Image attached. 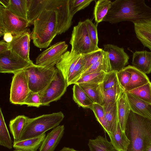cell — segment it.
Segmentation results:
<instances>
[{
  "label": "cell",
  "mask_w": 151,
  "mask_h": 151,
  "mask_svg": "<svg viewBox=\"0 0 151 151\" xmlns=\"http://www.w3.org/2000/svg\"><path fill=\"white\" fill-rule=\"evenodd\" d=\"M117 102L105 104L103 105L111 133L115 130L118 122Z\"/></svg>",
  "instance_id": "28"
},
{
  "label": "cell",
  "mask_w": 151,
  "mask_h": 151,
  "mask_svg": "<svg viewBox=\"0 0 151 151\" xmlns=\"http://www.w3.org/2000/svg\"><path fill=\"white\" fill-rule=\"evenodd\" d=\"M13 151H21L19 150L15 149V150H14Z\"/></svg>",
  "instance_id": "47"
},
{
  "label": "cell",
  "mask_w": 151,
  "mask_h": 151,
  "mask_svg": "<svg viewBox=\"0 0 151 151\" xmlns=\"http://www.w3.org/2000/svg\"><path fill=\"white\" fill-rule=\"evenodd\" d=\"M106 73L101 71L87 74L78 78L73 84L89 83L100 84L102 83Z\"/></svg>",
  "instance_id": "36"
},
{
  "label": "cell",
  "mask_w": 151,
  "mask_h": 151,
  "mask_svg": "<svg viewBox=\"0 0 151 151\" xmlns=\"http://www.w3.org/2000/svg\"><path fill=\"white\" fill-rule=\"evenodd\" d=\"M12 140L6 127L1 109H0V145L9 149L13 147Z\"/></svg>",
  "instance_id": "32"
},
{
  "label": "cell",
  "mask_w": 151,
  "mask_h": 151,
  "mask_svg": "<svg viewBox=\"0 0 151 151\" xmlns=\"http://www.w3.org/2000/svg\"><path fill=\"white\" fill-rule=\"evenodd\" d=\"M111 142L118 151H127L130 144V141L127 137L125 132L121 127L119 122L114 132L108 134Z\"/></svg>",
  "instance_id": "22"
},
{
  "label": "cell",
  "mask_w": 151,
  "mask_h": 151,
  "mask_svg": "<svg viewBox=\"0 0 151 151\" xmlns=\"http://www.w3.org/2000/svg\"><path fill=\"white\" fill-rule=\"evenodd\" d=\"M70 43L71 46V51L81 55L100 49L94 45L91 40L84 21L79 22L73 27Z\"/></svg>",
  "instance_id": "6"
},
{
  "label": "cell",
  "mask_w": 151,
  "mask_h": 151,
  "mask_svg": "<svg viewBox=\"0 0 151 151\" xmlns=\"http://www.w3.org/2000/svg\"><path fill=\"white\" fill-rule=\"evenodd\" d=\"M68 86L67 81L62 74L57 68L50 83L40 93L42 106H49L51 102L59 100L65 93Z\"/></svg>",
  "instance_id": "8"
},
{
  "label": "cell",
  "mask_w": 151,
  "mask_h": 151,
  "mask_svg": "<svg viewBox=\"0 0 151 151\" xmlns=\"http://www.w3.org/2000/svg\"><path fill=\"white\" fill-rule=\"evenodd\" d=\"M91 109L93 112L97 121L108 135L110 133L109 126L106 118L104 106L94 103Z\"/></svg>",
  "instance_id": "34"
},
{
  "label": "cell",
  "mask_w": 151,
  "mask_h": 151,
  "mask_svg": "<svg viewBox=\"0 0 151 151\" xmlns=\"http://www.w3.org/2000/svg\"><path fill=\"white\" fill-rule=\"evenodd\" d=\"M117 103L118 121L122 130L125 132L131 109L124 91L119 97Z\"/></svg>",
  "instance_id": "24"
},
{
  "label": "cell",
  "mask_w": 151,
  "mask_h": 151,
  "mask_svg": "<svg viewBox=\"0 0 151 151\" xmlns=\"http://www.w3.org/2000/svg\"><path fill=\"white\" fill-rule=\"evenodd\" d=\"M29 26L27 20L18 17L0 5V37L10 33L13 36L27 30Z\"/></svg>",
  "instance_id": "7"
},
{
  "label": "cell",
  "mask_w": 151,
  "mask_h": 151,
  "mask_svg": "<svg viewBox=\"0 0 151 151\" xmlns=\"http://www.w3.org/2000/svg\"><path fill=\"white\" fill-rule=\"evenodd\" d=\"M9 50L8 49V43L4 40L0 42V54H1Z\"/></svg>",
  "instance_id": "43"
},
{
  "label": "cell",
  "mask_w": 151,
  "mask_h": 151,
  "mask_svg": "<svg viewBox=\"0 0 151 151\" xmlns=\"http://www.w3.org/2000/svg\"><path fill=\"white\" fill-rule=\"evenodd\" d=\"M136 36L145 47L151 52V18L133 23Z\"/></svg>",
  "instance_id": "16"
},
{
  "label": "cell",
  "mask_w": 151,
  "mask_h": 151,
  "mask_svg": "<svg viewBox=\"0 0 151 151\" xmlns=\"http://www.w3.org/2000/svg\"><path fill=\"white\" fill-rule=\"evenodd\" d=\"M33 24L31 36L34 45L40 49L47 48L58 35L56 12L44 9Z\"/></svg>",
  "instance_id": "2"
},
{
  "label": "cell",
  "mask_w": 151,
  "mask_h": 151,
  "mask_svg": "<svg viewBox=\"0 0 151 151\" xmlns=\"http://www.w3.org/2000/svg\"><path fill=\"white\" fill-rule=\"evenodd\" d=\"M104 52V51L102 49L100 48L92 52L82 55L85 63L80 74L97 62L102 57Z\"/></svg>",
  "instance_id": "37"
},
{
  "label": "cell",
  "mask_w": 151,
  "mask_h": 151,
  "mask_svg": "<svg viewBox=\"0 0 151 151\" xmlns=\"http://www.w3.org/2000/svg\"><path fill=\"white\" fill-rule=\"evenodd\" d=\"M48 9L55 10L57 13V34L68 31L71 27L73 17L70 11L69 0H50Z\"/></svg>",
  "instance_id": "10"
},
{
  "label": "cell",
  "mask_w": 151,
  "mask_h": 151,
  "mask_svg": "<svg viewBox=\"0 0 151 151\" xmlns=\"http://www.w3.org/2000/svg\"><path fill=\"white\" fill-rule=\"evenodd\" d=\"M73 91V99L79 106L91 109L94 103L78 84H74Z\"/></svg>",
  "instance_id": "25"
},
{
  "label": "cell",
  "mask_w": 151,
  "mask_h": 151,
  "mask_svg": "<svg viewBox=\"0 0 151 151\" xmlns=\"http://www.w3.org/2000/svg\"><path fill=\"white\" fill-rule=\"evenodd\" d=\"M27 30L13 36L12 41L8 43V49L25 60L32 62L29 57L31 35Z\"/></svg>",
  "instance_id": "14"
},
{
  "label": "cell",
  "mask_w": 151,
  "mask_h": 151,
  "mask_svg": "<svg viewBox=\"0 0 151 151\" xmlns=\"http://www.w3.org/2000/svg\"><path fill=\"white\" fill-rule=\"evenodd\" d=\"M59 151H77L72 148H70L68 147H64L60 150Z\"/></svg>",
  "instance_id": "46"
},
{
  "label": "cell",
  "mask_w": 151,
  "mask_h": 151,
  "mask_svg": "<svg viewBox=\"0 0 151 151\" xmlns=\"http://www.w3.org/2000/svg\"><path fill=\"white\" fill-rule=\"evenodd\" d=\"M127 92L151 104V82L150 81L141 86Z\"/></svg>",
  "instance_id": "35"
},
{
  "label": "cell",
  "mask_w": 151,
  "mask_h": 151,
  "mask_svg": "<svg viewBox=\"0 0 151 151\" xmlns=\"http://www.w3.org/2000/svg\"><path fill=\"white\" fill-rule=\"evenodd\" d=\"M151 18V7L144 0H116L103 21L115 24L122 21L133 23Z\"/></svg>",
  "instance_id": "1"
},
{
  "label": "cell",
  "mask_w": 151,
  "mask_h": 151,
  "mask_svg": "<svg viewBox=\"0 0 151 151\" xmlns=\"http://www.w3.org/2000/svg\"><path fill=\"white\" fill-rule=\"evenodd\" d=\"M29 118L24 115H19L11 120L9 126L14 142L19 140L22 132Z\"/></svg>",
  "instance_id": "27"
},
{
  "label": "cell",
  "mask_w": 151,
  "mask_h": 151,
  "mask_svg": "<svg viewBox=\"0 0 151 151\" xmlns=\"http://www.w3.org/2000/svg\"><path fill=\"white\" fill-rule=\"evenodd\" d=\"M111 2L109 0H99L96 2L93 15L97 24L103 21L110 8Z\"/></svg>",
  "instance_id": "31"
},
{
  "label": "cell",
  "mask_w": 151,
  "mask_h": 151,
  "mask_svg": "<svg viewBox=\"0 0 151 151\" xmlns=\"http://www.w3.org/2000/svg\"><path fill=\"white\" fill-rule=\"evenodd\" d=\"M46 136L45 133L34 137L13 142V147L15 149L21 151H37Z\"/></svg>",
  "instance_id": "23"
},
{
  "label": "cell",
  "mask_w": 151,
  "mask_h": 151,
  "mask_svg": "<svg viewBox=\"0 0 151 151\" xmlns=\"http://www.w3.org/2000/svg\"><path fill=\"white\" fill-rule=\"evenodd\" d=\"M13 37V36L12 33H6L3 36L4 40L7 43H10L12 41Z\"/></svg>",
  "instance_id": "44"
},
{
  "label": "cell",
  "mask_w": 151,
  "mask_h": 151,
  "mask_svg": "<svg viewBox=\"0 0 151 151\" xmlns=\"http://www.w3.org/2000/svg\"><path fill=\"white\" fill-rule=\"evenodd\" d=\"M23 105L37 108L42 106L41 99L40 93L30 91L25 100Z\"/></svg>",
  "instance_id": "41"
},
{
  "label": "cell",
  "mask_w": 151,
  "mask_h": 151,
  "mask_svg": "<svg viewBox=\"0 0 151 151\" xmlns=\"http://www.w3.org/2000/svg\"><path fill=\"white\" fill-rule=\"evenodd\" d=\"M93 1V0H69V7L71 14L74 16L76 12L88 6Z\"/></svg>",
  "instance_id": "39"
},
{
  "label": "cell",
  "mask_w": 151,
  "mask_h": 151,
  "mask_svg": "<svg viewBox=\"0 0 151 151\" xmlns=\"http://www.w3.org/2000/svg\"><path fill=\"white\" fill-rule=\"evenodd\" d=\"M0 3L14 14L28 20L27 0H0Z\"/></svg>",
  "instance_id": "20"
},
{
  "label": "cell",
  "mask_w": 151,
  "mask_h": 151,
  "mask_svg": "<svg viewBox=\"0 0 151 151\" xmlns=\"http://www.w3.org/2000/svg\"><path fill=\"white\" fill-rule=\"evenodd\" d=\"M124 68L131 74L130 81L124 90L129 91L145 84L150 81L147 75L132 66L129 65Z\"/></svg>",
  "instance_id": "21"
},
{
  "label": "cell",
  "mask_w": 151,
  "mask_h": 151,
  "mask_svg": "<svg viewBox=\"0 0 151 151\" xmlns=\"http://www.w3.org/2000/svg\"><path fill=\"white\" fill-rule=\"evenodd\" d=\"M117 75L119 83L124 90L130 81L131 73L124 68L117 72Z\"/></svg>",
  "instance_id": "42"
},
{
  "label": "cell",
  "mask_w": 151,
  "mask_h": 151,
  "mask_svg": "<svg viewBox=\"0 0 151 151\" xmlns=\"http://www.w3.org/2000/svg\"><path fill=\"white\" fill-rule=\"evenodd\" d=\"M88 145L91 151H118L106 137L100 135L89 139Z\"/></svg>",
  "instance_id": "30"
},
{
  "label": "cell",
  "mask_w": 151,
  "mask_h": 151,
  "mask_svg": "<svg viewBox=\"0 0 151 151\" xmlns=\"http://www.w3.org/2000/svg\"><path fill=\"white\" fill-rule=\"evenodd\" d=\"M65 41L58 42L44 50L36 59L37 65L48 68L54 67L67 50Z\"/></svg>",
  "instance_id": "11"
},
{
  "label": "cell",
  "mask_w": 151,
  "mask_h": 151,
  "mask_svg": "<svg viewBox=\"0 0 151 151\" xmlns=\"http://www.w3.org/2000/svg\"><path fill=\"white\" fill-rule=\"evenodd\" d=\"M27 78L24 70L14 74L11 84L10 101L22 105L30 92Z\"/></svg>",
  "instance_id": "9"
},
{
  "label": "cell",
  "mask_w": 151,
  "mask_h": 151,
  "mask_svg": "<svg viewBox=\"0 0 151 151\" xmlns=\"http://www.w3.org/2000/svg\"><path fill=\"white\" fill-rule=\"evenodd\" d=\"M124 91V90L119 84L105 91H102L103 105L116 102Z\"/></svg>",
  "instance_id": "33"
},
{
  "label": "cell",
  "mask_w": 151,
  "mask_h": 151,
  "mask_svg": "<svg viewBox=\"0 0 151 151\" xmlns=\"http://www.w3.org/2000/svg\"><path fill=\"white\" fill-rule=\"evenodd\" d=\"M57 68H48L33 64L24 69L31 91L40 93L48 86L53 78Z\"/></svg>",
  "instance_id": "5"
},
{
  "label": "cell",
  "mask_w": 151,
  "mask_h": 151,
  "mask_svg": "<svg viewBox=\"0 0 151 151\" xmlns=\"http://www.w3.org/2000/svg\"><path fill=\"white\" fill-rule=\"evenodd\" d=\"M132 66L145 74L151 73V52L136 51L133 54Z\"/></svg>",
  "instance_id": "19"
},
{
  "label": "cell",
  "mask_w": 151,
  "mask_h": 151,
  "mask_svg": "<svg viewBox=\"0 0 151 151\" xmlns=\"http://www.w3.org/2000/svg\"><path fill=\"white\" fill-rule=\"evenodd\" d=\"M117 72L112 71L106 73L102 83L100 84L102 91H105L119 84Z\"/></svg>",
  "instance_id": "38"
},
{
  "label": "cell",
  "mask_w": 151,
  "mask_h": 151,
  "mask_svg": "<svg viewBox=\"0 0 151 151\" xmlns=\"http://www.w3.org/2000/svg\"><path fill=\"white\" fill-rule=\"evenodd\" d=\"M65 127L59 125L46 136L39 151H54L63 135Z\"/></svg>",
  "instance_id": "18"
},
{
  "label": "cell",
  "mask_w": 151,
  "mask_h": 151,
  "mask_svg": "<svg viewBox=\"0 0 151 151\" xmlns=\"http://www.w3.org/2000/svg\"><path fill=\"white\" fill-rule=\"evenodd\" d=\"M78 84L85 91L94 103L103 105L102 93L100 84L89 83Z\"/></svg>",
  "instance_id": "29"
},
{
  "label": "cell",
  "mask_w": 151,
  "mask_h": 151,
  "mask_svg": "<svg viewBox=\"0 0 151 151\" xmlns=\"http://www.w3.org/2000/svg\"><path fill=\"white\" fill-rule=\"evenodd\" d=\"M33 64L9 50L0 54V72L15 73Z\"/></svg>",
  "instance_id": "12"
},
{
  "label": "cell",
  "mask_w": 151,
  "mask_h": 151,
  "mask_svg": "<svg viewBox=\"0 0 151 151\" xmlns=\"http://www.w3.org/2000/svg\"><path fill=\"white\" fill-rule=\"evenodd\" d=\"M104 47L108 54L111 71L118 72L128 64L129 57L123 47L111 44L104 45Z\"/></svg>",
  "instance_id": "13"
},
{
  "label": "cell",
  "mask_w": 151,
  "mask_h": 151,
  "mask_svg": "<svg viewBox=\"0 0 151 151\" xmlns=\"http://www.w3.org/2000/svg\"><path fill=\"white\" fill-rule=\"evenodd\" d=\"M82 55L74 51H68L64 53L59 62L55 65L62 74L66 81L73 72Z\"/></svg>",
  "instance_id": "15"
},
{
  "label": "cell",
  "mask_w": 151,
  "mask_h": 151,
  "mask_svg": "<svg viewBox=\"0 0 151 151\" xmlns=\"http://www.w3.org/2000/svg\"><path fill=\"white\" fill-rule=\"evenodd\" d=\"M143 151H151V140L146 144Z\"/></svg>",
  "instance_id": "45"
},
{
  "label": "cell",
  "mask_w": 151,
  "mask_h": 151,
  "mask_svg": "<svg viewBox=\"0 0 151 151\" xmlns=\"http://www.w3.org/2000/svg\"><path fill=\"white\" fill-rule=\"evenodd\" d=\"M125 132L130 141L127 151H143L146 144L151 140V120L130 110Z\"/></svg>",
  "instance_id": "3"
},
{
  "label": "cell",
  "mask_w": 151,
  "mask_h": 151,
  "mask_svg": "<svg viewBox=\"0 0 151 151\" xmlns=\"http://www.w3.org/2000/svg\"><path fill=\"white\" fill-rule=\"evenodd\" d=\"M86 25L89 36L92 43L95 46H98V38L97 26L89 19L84 21Z\"/></svg>",
  "instance_id": "40"
},
{
  "label": "cell",
  "mask_w": 151,
  "mask_h": 151,
  "mask_svg": "<svg viewBox=\"0 0 151 151\" xmlns=\"http://www.w3.org/2000/svg\"><path fill=\"white\" fill-rule=\"evenodd\" d=\"M64 117L63 113L60 111L29 118L19 140L34 137L45 133L59 126Z\"/></svg>",
  "instance_id": "4"
},
{
  "label": "cell",
  "mask_w": 151,
  "mask_h": 151,
  "mask_svg": "<svg viewBox=\"0 0 151 151\" xmlns=\"http://www.w3.org/2000/svg\"><path fill=\"white\" fill-rule=\"evenodd\" d=\"M103 71L108 73L111 71L108 54L104 51V55L97 62L81 73L73 83L79 78L87 74L95 72Z\"/></svg>",
  "instance_id": "26"
},
{
  "label": "cell",
  "mask_w": 151,
  "mask_h": 151,
  "mask_svg": "<svg viewBox=\"0 0 151 151\" xmlns=\"http://www.w3.org/2000/svg\"><path fill=\"white\" fill-rule=\"evenodd\" d=\"M124 92L131 110L138 115L151 120V104L128 92Z\"/></svg>",
  "instance_id": "17"
}]
</instances>
